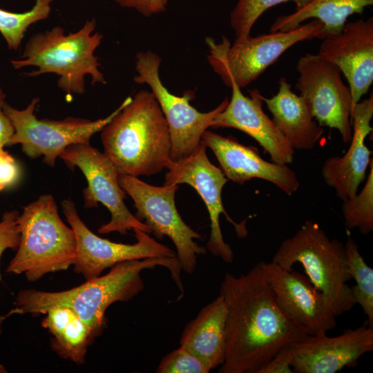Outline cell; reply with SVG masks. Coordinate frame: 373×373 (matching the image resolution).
I'll return each mask as SVG.
<instances>
[{
  "label": "cell",
  "instance_id": "1",
  "mask_svg": "<svg viewBox=\"0 0 373 373\" xmlns=\"http://www.w3.org/2000/svg\"><path fill=\"white\" fill-rule=\"evenodd\" d=\"M220 294L227 309L225 356L220 373H256L283 346L309 335L276 304L263 262L240 276L227 272Z\"/></svg>",
  "mask_w": 373,
  "mask_h": 373
},
{
  "label": "cell",
  "instance_id": "2",
  "mask_svg": "<svg viewBox=\"0 0 373 373\" xmlns=\"http://www.w3.org/2000/svg\"><path fill=\"white\" fill-rule=\"evenodd\" d=\"M156 266L171 271L180 290L183 289L181 267L176 258H148L119 262L106 274L87 280L84 284L61 291L35 289L20 291L14 302L13 314H44L52 306L71 309L99 336L106 327L105 313L115 302H126L137 296L144 287L141 273Z\"/></svg>",
  "mask_w": 373,
  "mask_h": 373
},
{
  "label": "cell",
  "instance_id": "3",
  "mask_svg": "<svg viewBox=\"0 0 373 373\" xmlns=\"http://www.w3.org/2000/svg\"><path fill=\"white\" fill-rule=\"evenodd\" d=\"M101 140L119 174L149 176L173 163L168 125L151 91L126 98L102 129Z\"/></svg>",
  "mask_w": 373,
  "mask_h": 373
},
{
  "label": "cell",
  "instance_id": "4",
  "mask_svg": "<svg viewBox=\"0 0 373 373\" xmlns=\"http://www.w3.org/2000/svg\"><path fill=\"white\" fill-rule=\"evenodd\" d=\"M96 25L93 19L68 35L61 26L37 32L28 40L21 58L12 60L11 64L15 69L37 67L26 73L30 77L56 74L59 77L57 86L68 95L85 92L86 75L91 77L93 85L106 84L99 59L94 55L103 38L99 32L93 33Z\"/></svg>",
  "mask_w": 373,
  "mask_h": 373
},
{
  "label": "cell",
  "instance_id": "5",
  "mask_svg": "<svg viewBox=\"0 0 373 373\" xmlns=\"http://www.w3.org/2000/svg\"><path fill=\"white\" fill-rule=\"evenodd\" d=\"M17 222L19 243L7 273L24 274L28 281L35 282L73 265L75 235L60 218L52 195H42L24 207Z\"/></svg>",
  "mask_w": 373,
  "mask_h": 373
},
{
  "label": "cell",
  "instance_id": "6",
  "mask_svg": "<svg viewBox=\"0 0 373 373\" xmlns=\"http://www.w3.org/2000/svg\"><path fill=\"white\" fill-rule=\"evenodd\" d=\"M271 262L289 271L300 263L336 317L356 305L347 284L351 277L345 245L330 239L317 223L305 221L294 236L280 243Z\"/></svg>",
  "mask_w": 373,
  "mask_h": 373
},
{
  "label": "cell",
  "instance_id": "7",
  "mask_svg": "<svg viewBox=\"0 0 373 373\" xmlns=\"http://www.w3.org/2000/svg\"><path fill=\"white\" fill-rule=\"evenodd\" d=\"M322 28L321 21L312 19L291 30L236 39L233 44L224 36L219 43L207 37V59L226 86L233 81L242 88L257 79L294 44L318 38Z\"/></svg>",
  "mask_w": 373,
  "mask_h": 373
},
{
  "label": "cell",
  "instance_id": "8",
  "mask_svg": "<svg viewBox=\"0 0 373 373\" xmlns=\"http://www.w3.org/2000/svg\"><path fill=\"white\" fill-rule=\"evenodd\" d=\"M160 63L161 57L155 52H139L135 61L137 75L133 79L135 83L148 84L156 98L169 128L171 158L176 162L187 157L198 149L202 134L211 127L214 118L225 108L229 99L226 97L209 112L198 111L189 102L193 92L178 96L163 84L159 73Z\"/></svg>",
  "mask_w": 373,
  "mask_h": 373
},
{
  "label": "cell",
  "instance_id": "9",
  "mask_svg": "<svg viewBox=\"0 0 373 373\" xmlns=\"http://www.w3.org/2000/svg\"><path fill=\"white\" fill-rule=\"evenodd\" d=\"M39 97L33 98L23 109L5 103L3 111L11 120L15 132L7 146L21 144L23 153L34 159L44 156V162L53 167L56 160L69 146L90 143L91 137L111 121L117 108L96 120L68 117L55 120L39 119L35 115Z\"/></svg>",
  "mask_w": 373,
  "mask_h": 373
},
{
  "label": "cell",
  "instance_id": "10",
  "mask_svg": "<svg viewBox=\"0 0 373 373\" xmlns=\"http://www.w3.org/2000/svg\"><path fill=\"white\" fill-rule=\"evenodd\" d=\"M119 183L134 202L135 217L146 224L157 238L169 237L173 242L181 269L192 274L197 256L204 255L206 248L194 240L200 234L187 225L179 214L175 202L177 184L162 186L147 184L137 177L119 174Z\"/></svg>",
  "mask_w": 373,
  "mask_h": 373
},
{
  "label": "cell",
  "instance_id": "11",
  "mask_svg": "<svg viewBox=\"0 0 373 373\" xmlns=\"http://www.w3.org/2000/svg\"><path fill=\"white\" fill-rule=\"evenodd\" d=\"M59 157L71 170L75 167L84 175L88 186L84 189V207H97L102 203L109 211L111 220L98 232L126 233L138 229L150 233L149 227L133 215L124 203L126 192L119 183V173L113 162L90 143L75 144L66 148Z\"/></svg>",
  "mask_w": 373,
  "mask_h": 373
},
{
  "label": "cell",
  "instance_id": "12",
  "mask_svg": "<svg viewBox=\"0 0 373 373\" xmlns=\"http://www.w3.org/2000/svg\"><path fill=\"white\" fill-rule=\"evenodd\" d=\"M299 76L296 88L307 103L314 119L321 126L336 128L344 144L352 135V97L340 69L318 54L307 53L297 62Z\"/></svg>",
  "mask_w": 373,
  "mask_h": 373
},
{
  "label": "cell",
  "instance_id": "13",
  "mask_svg": "<svg viewBox=\"0 0 373 373\" xmlns=\"http://www.w3.org/2000/svg\"><path fill=\"white\" fill-rule=\"evenodd\" d=\"M62 211L76 238L75 272L87 280L97 278L108 267L124 261L148 258H176V253L157 242L140 229L133 231L136 242L117 243L102 238L92 232L78 215L75 203L69 199L61 202Z\"/></svg>",
  "mask_w": 373,
  "mask_h": 373
},
{
  "label": "cell",
  "instance_id": "14",
  "mask_svg": "<svg viewBox=\"0 0 373 373\" xmlns=\"http://www.w3.org/2000/svg\"><path fill=\"white\" fill-rule=\"evenodd\" d=\"M206 148L201 142L189 156L173 162L165 175L164 184H187L196 190L204 202L211 221L207 248L213 255L231 263L233 260V253L224 240L220 224V215L224 214L233 225L238 237L246 236L247 230L245 221L237 223L226 212L222 201V191L228 180L221 169L210 162Z\"/></svg>",
  "mask_w": 373,
  "mask_h": 373
},
{
  "label": "cell",
  "instance_id": "15",
  "mask_svg": "<svg viewBox=\"0 0 373 373\" xmlns=\"http://www.w3.org/2000/svg\"><path fill=\"white\" fill-rule=\"evenodd\" d=\"M265 278L283 314L309 335L327 334L336 325V316L323 295L307 276L263 262Z\"/></svg>",
  "mask_w": 373,
  "mask_h": 373
},
{
  "label": "cell",
  "instance_id": "16",
  "mask_svg": "<svg viewBox=\"0 0 373 373\" xmlns=\"http://www.w3.org/2000/svg\"><path fill=\"white\" fill-rule=\"evenodd\" d=\"M373 350V327L367 321L336 336L309 335L291 345V365L297 373H334L353 367Z\"/></svg>",
  "mask_w": 373,
  "mask_h": 373
},
{
  "label": "cell",
  "instance_id": "17",
  "mask_svg": "<svg viewBox=\"0 0 373 373\" xmlns=\"http://www.w3.org/2000/svg\"><path fill=\"white\" fill-rule=\"evenodd\" d=\"M323 40L318 55L344 75L353 109L373 82V18L346 23L338 33Z\"/></svg>",
  "mask_w": 373,
  "mask_h": 373
},
{
  "label": "cell",
  "instance_id": "18",
  "mask_svg": "<svg viewBox=\"0 0 373 373\" xmlns=\"http://www.w3.org/2000/svg\"><path fill=\"white\" fill-rule=\"evenodd\" d=\"M232 90L225 108L214 118L212 128H234L254 138L269 155L272 162L289 164L294 161V149L262 110V95L256 89L245 95L241 88L230 81Z\"/></svg>",
  "mask_w": 373,
  "mask_h": 373
},
{
  "label": "cell",
  "instance_id": "19",
  "mask_svg": "<svg viewBox=\"0 0 373 373\" xmlns=\"http://www.w3.org/2000/svg\"><path fill=\"white\" fill-rule=\"evenodd\" d=\"M201 142L211 149L228 180L242 184L253 178L262 179L288 195L300 186L296 173L287 164L265 160L255 147L208 130L202 134Z\"/></svg>",
  "mask_w": 373,
  "mask_h": 373
},
{
  "label": "cell",
  "instance_id": "20",
  "mask_svg": "<svg viewBox=\"0 0 373 373\" xmlns=\"http://www.w3.org/2000/svg\"><path fill=\"white\" fill-rule=\"evenodd\" d=\"M372 117V93L370 97L359 101L353 106V134L347 151L342 157H329L323 163L321 173L324 181L334 189L336 195L342 200L354 197L365 178L372 152L365 145V140L372 131L370 125Z\"/></svg>",
  "mask_w": 373,
  "mask_h": 373
},
{
  "label": "cell",
  "instance_id": "21",
  "mask_svg": "<svg viewBox=\"0 0 373 373\" xmlns=\"http://www.w3.org/2000/svg\"><path fill=\"white\" fill-rule=\"evenodd\" d=\"M276 95L262 97L272 121L294 149L312 150L321 140L323 128L314 120L305 99L294 93L286 78L278 82Z\"/></svg>",
  "mask_w": 373,
  "mask_h": 373
},
{
  "label": "cell",
  "instance_id": "22",
  "mask_svg": "<svg viewBox=\"0 0 373 373\" xmlns=\"http://www.w3.org/2000/svg\"><path fill=\"white\" fill-rule=\"evenodd\" d=\"M227 316V305L220 294L187 323L180 336V346L210 371L220 366L224 360Z\"/></svg>",
  "mask_w": 373,
  "mask_h": 373
},
{
  "label": "cell",
  "instance_id": "23",
  "mask_svg": "<svg viewBox=\"0 0 373 373\" xmlns=\"http://www.w3.org/2000/svg\"><path fill=\"white\" fill-rule=\"evenodd\" d=\"M44 314L41 325L52 335V350L64 359L84 364L88 347L97 337L93 330L66 307L52 306Z\"/></svg>",
  "mask_w": 373,
  "mask_h": 373
},
{
  "label": "cell",
  "instance_id": "24",
  "mask_svg": "<svg viewBox=\"0 0 373 373\" xmlns=\"http://www.w3.org/2000/svg\"><path fill=\"white\" fill-rule=\"evenodd\" d=\"M372 4L373 0H312L291 14L278 17L270 32L291 30L307 19H317L323 25L318 39H323L338 33L350 16L362 14L365 7Z\"/></svg>",
  "mask_w": 373,
  "mask_h": 373
},
{
  "label": "cell",
  "instance_id": "25",
  "mask_svg": "<svg viewBox=\"0 0 373 373\" xmlns=\"http://www.w3.org/2000/svg\"><path fill=\"white\" fill-rule=\"evenodd\" d=\"M345 245L347 271L356 282L350 287L355 304L359 305L373 327V269L365 262L356 241L348 236Z\"/></svg>",
  "mask_w": 373,
  "mask_h": 373
},
{
  "label": "cell",
  "instance_id": "26",
  "mask_svg": "<svg viewBox=\"0 0 373 373\" xmlns=\"http://www.w3.org/2000/svg\"><path fill=\"white\" fill-rule=\"evenodd\" d=\"M52 1L35 0L30 10L19 13L0 8V33L9 49L18 50L28 27L49 17Z\"/></svg>",
  "mask_w": 373,
  "mask_h": 373
},
{
  "label": "cell",
  "instance_id": "27",
  "mask_svg": "<svg viewBox=\"0 0 373 373\" xmlns=\"http://www.w3.org/2000/svg\"><path fill=\"white\" fill-rule=\"evenodd\" d=\"M365 186L359 193L343 200L342 213L347 229H358L363 234L373 230V162Z\"/></svg>",
  "mask_w": 373,
  "mask_h": 373
},
{
  "label": "cell",
  "instance_id": "28",
  "mask_svg": "<svg viewBox=\"0 0 373 373\" xmlns=\"http://www.w3.org/2000/svg\"><path fill=\"white\" fill-rule=\"evenodd\" d=\"M312 0H238L230 14V24L236 39L250 36L251 28L267 9L288 1L296 4V10L307 5Z\"/></svg>",
  "mask_w": 373,
  "mask_h": 373
},
{
  "label": "cell",
  "instance_id": "29",
  "mask_svg": "<svg viewBox=\"0 0 373 373\" xmlns=\"http://www.w3.org/2000/svg\"><path fill=\"white\" fill-rule=\"evenodd\" d=\"M210 370L182 346L166 354L160 362L157 373H209Z\"/></svg>",
  "mask_w": 373,
  "mask_h": 373
},
{
  "label": "cell",
  "instance_id": "30",
  "mask_svg": "<svg viewBox=\"0 0 373 373\" xmlns=\"http://www.w3.org/2000/svg\"><path fill=\"white\" fill-rule=\"evenodd\" d=\"M19 213L16 210L6 211L0 220V259L3 252L7 249H17L20 240V231L17 218ZM1 276L0 274V281ZM9 316L10 312L5 316H0V333L3 321Z\"/></svg>",
  "mask_w": 373,
  "mask_h": 373
},
{
  "label": "cell",
  "instance_id": "31",
  "mask_svg": "<svg viewBox=\"0 0 373 373\" xmlns=\"http://www.w3.org/2000/svg\"><path fill=\"white\" fill-rule=\"evenodd\" d=\"M292 343L287 344L280 348L266 364L257 371L256 373L294 372L291 365Z\"/></svg>",
  "mask_w": 373,
  "mask_h": 373
},
{
  "label": "cell",
  "instance_id": "32",
  "mask_svg": "<svg viewBox=\"0 0 373 373\" xmlns=\"http://www.w3.org/2000/svg\"><path fill=\"white\" fill-rule=\"evenodd\" d=\"M20 173L19 164L8 152L0 155V192L14 185L19 180Z\"/></svg>",
  "mask_w": 373,
  "mask_h": 373
},
{
  "label": "cell",
  "instance_id": "33",
  "mask_svg": "<svg viewBox=\"0 0 373 373\" xmlns=\"http://www.w3.org/2000/svg\"><path fill=\"white\" fill-rule=\"evenodd\" d=\"M6 94L0 87V145L5 146L14 134L13 124L3 111Z\"/></svg>",
  "mask_w": 373,
  "mask_h": 373
},
{
  "label": "cell",
  "instance_id": "34",
  "mask_svg": "<svg viewBox=\"0 0 373 373\" xmlns=\"http://www.w3.org/2000/svg\"><path fill=\"white\" fill-rule=\"evenodd\" d=\"M117 3L124 8H132L141 15L149 17L152 15L149 0H115Z\"/></svg>",
  "mask_w": 373,
  "mask_h": 373
},
{
  "label": "cell",
  "instance_id": "35",
  "mask_svg": "<svg viewBox=\"0 0 373 373\" xmlns=\"http://www.w3.org/2000/svg\"><path fill=\"white\" fill-rule=\"evenodd\" d=\"M150 10L153 14L162 12L165 10L169 0H149Z\"/></svg>",
  "mask_w": 373,
  "mask_h": 373
},
{
  "label": "cell",
  "instance_id": "36",
  "mask_svg": "<svg viewBox=\"0 0 373 373\" xmlns=\"http://www.w3.org/2000/svg\"><path fill=\"white\" fill-rule=\"evenodd\" d=\"M4 372H7V370L4 367V366L1 363H0V373H4Z\"/></svg>",
  "mask_w": 373,
  "mask_h": 373
},
{
  "label": "cell",
  "instance_id": "37",
  "mask_svg": "<svg viewBox=\"0 0 373 373\" xmlns=\"http://www.w3.org/2000/svg\"><path fill=\"white\" fill-rule=\"evenodd\" d=\"M6 152V151L4 150L3 146L0 145V155L3 154Z\"/></svg>",
  "mask_w": 373,
  "mask_h": 373
}]
</instances>
